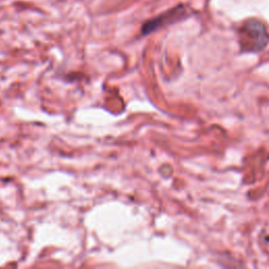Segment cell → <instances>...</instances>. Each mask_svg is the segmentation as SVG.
<instances>
[{"label":"cell","instance_id":"cell-2","mask_svg":"<svg viewBox=\"0 0 269 269\" xmlns=\"http://www.w3.org/2000/svg\"><path fill=\"white\" fill-rule=\"evenodd\" d=\"M185 13H186V11H185L184 7H182V6L172 9V10L160 15L159 17H157V18L146 22L143 25V27H142V33L146 35V34L152 33L153 31L157 29L159 26H162L163 24H166L169 22H175L176 20L183 18L185 16Z\"/></svg>","mask_w":269,"mask_h":269},{"label":"cell","instance_id":"cell-1","mask_svg":"<svg viewBox=\"0 0 269 269\" xmlns=\"http://www.w3.org/2000/svg\"><path fill=\"white\" fill-rule=\"evenodd\" d=\"M238 34L243 52H259L264 49L269 39L265 25L256 19L245 21Z\"/></svg>","mask_w":269,"mask_h":269}]
</instances>
